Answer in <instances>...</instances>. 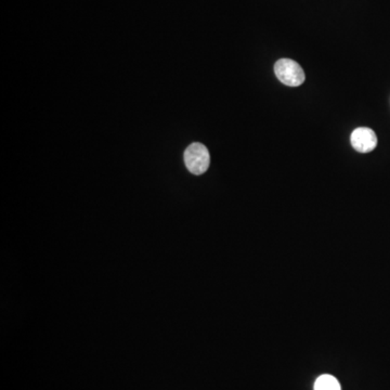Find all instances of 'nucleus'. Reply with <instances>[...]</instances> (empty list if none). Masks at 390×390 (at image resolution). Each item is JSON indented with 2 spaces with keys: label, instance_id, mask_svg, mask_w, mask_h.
Segmentation results:
<instances>
[{
  "label": "nucleus",
  "instance_id": "obj_4",
  "mask_svg": "<svg viewBox=\"0 0 390 390\" xmlns=\"http://www.w3.org/2000/svg\"><path fill=\"white\" fill-rule=\"evenodd\" d=\"M315 390H342L340 383L334 376L324 374L317 378L315 384Z\"/></svg>",
  "mask_w": 390,
  "mask_h": 390
},
{
  "label": "nucleus",
  "instance_id": "obj_1",
  "mask_svg": "<svg viewBox=\"0 0 390 390\" xmlns=\"http://www.w3.org/2000/svg\"><path fill=\"white\" fill-rule=\"evenodd\" d=\"M276 77L284 85L299 87L305 82V72L296 61L281 59L274 66Z\"/></svg>",
  "mask_w": 390,
  "mask_h": 390
},
{
  "label": "nucleus",
  "instance_id": "obj_3",
  "mask_svg": "<svg viewBox=\"0 0 390 390\" xmlns=\"http://www.w3.org/2000/svg\"><path fill=\"white\" fill-rule=\"evenodd\" d=\"M352 146L360 153H368L377 146V137L372 129L360 127L354 129L352 133Z\"/></svg>",
  "mask_w": 390,
  "mask_h": 390
},
{
  "label": "nucleus",
  "instance_id": "obj_2",
  "mask_svg": "<svg viewBox=\"0 0 390 390\" xmlns=\"http://www.w3.org/2000/svg\"><path fill=\"white\" fill-rule=\"evenodd\" d=\"M184 163L191 174H204L211 164V156L207 147L199 142L192 143L184 152Z\"/></svg>",
  "mask_w": 390,
  "mask_h": 390
}]
</instances>
